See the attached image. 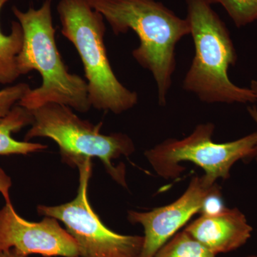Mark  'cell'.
Masks as SVG:
<instances>
[{
  "instance_id": "cell-16",
  "label": "cell",
  "mask_w": 257,
  "mask_h": 257,
  "mask_svg": "<svg viewBox=\"0 0 257 257\" xmlns=\"http://www.w3.org/2000/svg\"><path fill=\"white\" fill-rule=\"evenodd\" d=\"M220 187L216 184L214 189L204 198L201 214L204 216H216L226 209L221 194Z\"/></svg>"
},
{
  "instance_id": "cell-14",
  "label": "cell",
  "mask_w": 257,
  "mask_h": 257,
  "mask_svg": "<svg viewBox=\"0 0 257 257\" xmlns=\"http://www.w3.org/2000/svg\"><path fill=\"white\" fill-rule=\"evenodd\" d=\"M209 5L220 4L237 28L257 20V0H205Z\"/></svg>"
},
{
  "instance_id": "cell-13",
  "label": "cell",
  "mask_w": 257,
  "mask_h": 257,
  "mask_svg": "<svg viewBox=\"0 0 257 257\" xmlns=\"http://www.w3.org/2000/svg\"><path fill=\"white\" fill-rule=\"evenodd\" d=\"M185 231L177 233L152 257H215Z\"/></svg>"
},
{
  "instance_id": "cell-12",
  "label": "cell",
  "mask_w": 257,
  "mask_h": 257,
  "mask_svg": "<svg viewBox=\"0 0 257 257\" xmlns=\"http://www.w3.org/2000/svg\"><path fill=\"white\" fill-rule=\"evenodd\" d=\"M9 0H0V12ZM24 32L19 22L12 23L11 32L5 35L0 28V84H13L20 77L18 57L23 49Z\"/></svg>"
},
{
  "instance_id": "cell-19",
  "label": "cell",
  "mask_w": 257,
  "mask_h": 257,
  "mask_svg": "<svg viewBox=\"0 0 257 257\" xmlns=\"http://www.w3.org/2000/svg\"><path fill=\"white\" fill-rule=\"evenodd\" d=\"M248 114H249L250 116H251V117L252 118L253 121L256 122V124L257 125V108L255 106H248ZM256 140H257V132L256 133ZM256 160L257 162V143H256Z\"/></svg>"
},
{
  "instance_id": "cell-9",
  "label": "cell",
  "mask_w": 257,
  "mask_h": 257,
  "mask_svg": "<svg viewBox=\"0 0 257 257\" xmlns=\"http://www.w3.org/2000/svg\"><path fill=\"white\" fill-rule=\"evenodd\" d=\"M216 184L209 186L203 177H193L187 190L172 204L147 212L130 211L128 220L145 229L143 249L140 257H152L177 234L194 214L200 212L204 198Z\"/></svg>"
},
{
  "instance_id": "cell-10",
  "label": "cell",
  "mask_w": 257,
  "mask_h": 257,
  "mask_svg": "<svg viewBox=\"0 0 257 257\" xmlns=\"http://www.w3.org/2000/svg\"><path fill=\"white\" fill-rule=\"evenodd\" d=\"M184 231L216 255L242 246L251 238L253 228L237 208H226L218 215L201 216Z\"/></svg>"
},
{
  "instance_id": "cell-8",
  "label": "cell",
  "mask_w": 257,
  "mask_h": 257,
  "mask_svg": "<svg viewBox=\"0 0 257 257\" xmlns=\"http://www.w3.org/2000/svg\"><path fill=\"white\" fill-rule=\"evenodd\" d=\"M11 248L27 256L79 257L77 242L58 220L49 216L39 222L25 220L9 202L0 209V251Z\"/></svg>"
},
{
  "instance_id": "cell-2",
  "label": "cell",
  "mask_w": 257,
  "mask_h": 257,
  "mask_svg": "<svg viewBox=\"0 0 257 257\" xmlns=\"http://www.w3.org/2000/svg\"><path fill=\"white\" fill-rule=\"evenodd\" d=\"M52 0H45L38 9L26 12L13 7V12L24 32L23 49L18 57L20 75L37 70L41 75L40 87L30 89L19 101L29 110L55 102L79 112L91 108L87 81L69 72L55 41L52 13Z\"/></svg>"
},
{
  "instance_id": "cell-4",
  "label": "cell",
  "mask_w": 257,
  "mask_h": 257,
  "mask_svg": "<svg viewBox=\"0 0 257 257\" xmlns=\"http://www.w3.org/2000/svg\"><path fill=\"white\" fill-rule=\"evenodd\" d=\"M61 32L73 44L84 66L91 106L119 114L138 103V93L119 82L111 68L105 45L106 25L89 0H60Z\"/></svg>"
},
{
  "instance_id": "cell-7",
  "label": "cell",
  "mask_w": 257,
  "mask_h": 257,
  "mask_svg": "<svg viewBox=\"0 0 257 257\" xmlns=\"http://www.w3.org/2000/svg\"><path fill=\"white\" fill-rule=\"evenodd\" d=\"M78 170L77 197L61 205H39V214L63 223L77 243L79 257H140L144 236L119 234L111 231L101 221L89 203L87 190L92 176V161Z\"/></svg>"
},
{
  "instance_id": "cell-17",
  "label": "cell",
  "mask_w": 257,
  "mask_h": 257,
  "mask_svg": "<svg viewBox=\"0 0 257 257\" xmlns=\"http://www.w3.org/2000/svg\"><path fill=\"white\" fill-rule=\"evenodd\" d=\"M12 179L5 173L3 169L0 168V193L5 199V203L11 202L10 197V189L12 187Z\"/></svg>"
},
{
  "instance_id": "cell-21",
  "label": "cell",
  "mask_w": 257,
  "mask_h": 257,
  "mask_svg": "<svg viewBox=\"0 0 257 257\" xmlns=\"http://www.w3.org/2000/svg\"><path fill=\"white\" fill-rule=\"evenodd\" d=\"M247 257H257V256H247Z\"/></svg>"
},
{
  "instance_id": "cell-11",
  "label": "cell",
  "mask_w": 257,
  "mask_h": 257,
  "mask_svg": "<svg viewBox=\"0 0 257 257\" xmlns=\"http://www.w3.org/2000/svg\"><path fill=\"white\" fill-rule=\"evenodd\" d=\"M32 122V111L19 104L0 120V155H28L46 150V145L17 141L12 137V134L18 133Z\"/></svg>"
},
{
  "instance_id": "cell-5",
  "label": "cell",
  "mask_w": 257,
  "mask_h": 257,
  "mask_svg": "<svg viewBox=\"0 0 257 257\" xmlns=\"http://www.w3.org/2000/svg\"><path fill=\"white\" fill-rule=\"evenodd\" d=\"M33 122L25 141L36 138L52 139L60 148L62 160L79 169L96 157L115 182L127 187L124 165L115 167L112 160L135 152L132 139L125 134L103 135L102 123L94 124L74 114L69 106L51 102L31 110Z\"/></svg>"
},
{
  "instance_id": "cell-3",
  "label": "cell",
  "mask_w": 257,
  "mask_h": 257,
  "mask_svg": "<svg viewBox=\"0 0 257 257\" xmlns=\"http://www.w3.org/2000/svg\"><path fill=\"white\" fill-rule=\"evenodd\" d=\"M185 1L195 52L183 80L184 90L209 104L254 103L251 89L235 85L228 76L237 55L224 22L205 0Z\"/></svg>"
},
{
  "instance_id": "cell-1",
  "label": "cell",
  "mask_w": 257,
  "mask_h": 257,
  "mask_svg": "<svg viewBox=\"0 0 257 257\" xmlns=\"http://www.w3.org/2000/svg\"><path fill=\"white\" fill-rule=\"evenodd\" d=\"M104 17L114 35L135 32L140 46L133 50L135 60L151 72L157 87L158 102L167 104L176 69L175 48L190 35L187 19L155 0H89Z\"/></svg>"
},
{
  "instance_id": "cell-18",
  "label": "cell",
  "mask_w": 257,
  "mask_h": 257,
  "mask_svg": "<svg viewBox=\"0 0 257 257\" xmlns=\"http://www.w3.org/2000/svg\"><path fill=\"white\" fill-rule=\"evenodd\" d=\"M0 257H28V256L19 252L15 248H11L7 251H0Z\"/></svg>"
},
{
  "instance_id": "cell-6",
  "label": "cell",
  "mask_w": 257,
  "mask_h": 257,
  "mask_svg": "<svg viewBox=\"0 0 257 257\" xmlns=\"http://www.w3.org/2000/svg\"><path fill=\"white\" fill-rule=\"evenodd\" d=\"M214 125H198L193 133L183 140L169 139L145 152V155L155 172L162 178L175 179L185 170L182 162H191L202 167V176L209 186L221 178H229L230 170L239 160L256 157V133L226 143L213 142Z\"/></svg>"
},
{
  "instance_id": "cell-20",
  "label": "cell",
  "mask_w": 257,
  "mask_h": 257,
  "mask_svg": "<svg viewBox=\"0 0 257 257\" xmlns=\"http://www.w3.org/2000/svg\"><path fill=\"white\" fill-rule=\"evenodd\" d=\"M249 89H251V92L253 93V94H254L257 99V81L251 80Z\"/></svg>"
},
{
  "instance_id": "cell-15",
  "label": "cell",
  "mask_w": 257,
  "mask_h": 257,
  "mask_svg": "<svg viewBox=\"0 0 257 257\" xmlns=\"http://www.w3.org/2000/svg\"><path fill=\"white\" fill-rule=\"evenodd\" d=\"M30 89L27 83H19L0 90V120L4 118Z\"/></svg>"
}]
</instances>
